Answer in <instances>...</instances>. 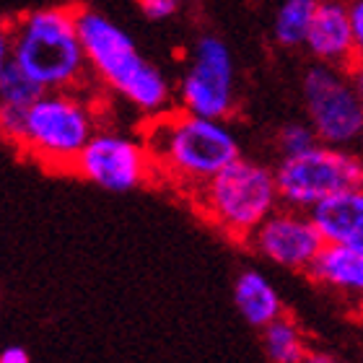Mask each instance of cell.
I'll list each match as a JSON object with an SVG mask.
<instances>
[{"label": "cell", "mask_w": 363, "mask_h": 363, "mask_svg": "<svg viewBox=\"0 0 363 363\" xmlns=\"http://www.w3.org/2000/svg\"><path fill=\"white\" fill-rule=\"evenodd\" d=\"M174 94L177 106L184 112L211 120H231L239 106V81L231 47L216 34H200L189 47Z\"/></svg>", "instance_id": "obj_7"}, {"label": "cell", "mask_w": 363, "mask_h": 363, "mask_svg": "<svg viewBox=\"0 0 363 363\" xmlns=\"http://www.w3.org/2000/svg\"><path fill=\"white\" fill-rule=\"evenodd\" d=\"M298 363H342V361L337 356H335V353H330V350L311 348L309 353H306V356H303Z\"/></svg>", "instance_id": "obj_24"}, {"label": "cell", "mask_w": 363, "mask_h": 363, "mask_svg": "<svg viewBox=\"0 0 363 363\" xmlns=\"http://www.w3.org/2000/svg\"><path fill=\"white\" fill-rule=\"evenodd\" d=\"M13 62L45 91L81 89L89 60L78 34L76 6H45L8 21Z\"/></svg>", "instance_id": "obj_3"}, {"label": "cell", "mask_w": 363, "mask_h": 363, "mask_svg": "<svg viewBox=\"0 0 363 363\" xmlns=\"http://www.w3.org/2000/svg\"><path fill=\"white\" fill-rule=\"evenodd\" d=\"M301 104L319 143L340 148L363 143V99L345 68L311 62L301 78Z\"/></svg>", "instance_id": "obj_8"}, {"label": "cell", "mask_w": 363, "mask_h": 363, "mask_svg": "<svg viewBox=\"0 0 363 363\" xmlns=\"http://www.w3.org/2000/svg\"><path fill=\"white\" fill-rule=\"evenodd\" d=\"M234 306L242 314V319L255 330H262L270 322L286 314L283 306V296L275 288L265 272L257 267H244L234 278Z\"/></svg>", "instance_id": "obj_14"}, {"label": "cell", "mask_w": 363, "mask_h": 363, "mask_svg": "<svg viewBox=\"0 0 363 363\" xmlns=\"http://www.w3.org/2000/svg\"><path fill=\"white\" fill-rule=\"evenodd\" d=\"M13 62V39H11V29L8 23L0 26V73Z\"/></svg>", "instance_id": "obj_22"}, {"label": "cell", "mask_w": 363, "mask_h": 363, "mask_svg": "<svg viewBox=\"0 0 363 363\" xmlns=\"http://www.w3.org/2000/svg\"><path fill=\"white\" fill-rule=\"evenodd\" d=\"M96 133V114L78 89L45 91L26 106L21 148L26 156L45 167L73 172L89 140Z\"/></svg>", "instance_id": "obj_5"}, {"label": "cell", "mask_w": 363, "mask_h": 363, "mask_svg": "<svg viewBox=\"0 0 363 363\" xmlns=\"http://www.w3.org/2000/svg\"><path fill=\"white\" fill-rule=\"evenodd\" d=\"M348 76H350V81H353V86H356L358 96L363 99V60H356L353 65H350Z\"/></svg>", "instance_id": "obj_25"}, {"label": "cell", "mask_w": 363, "mask_h": 363, "mask_svg": "<svg viewBox=\"0 0 363 363\" xmlns=\"http://www.w3.org/2000/svg\"><path fill=\"white\" fill-rule=\"evenodd\" d=\"M275 179L283 205L311 213L348 189L363 187V153L358 148L317 143L296 156H280Z\"/></svg>", "instance_id": "obj_6"}, {"label": "cell", "mask_w": 363, "mask_h": 363, "mask_svg": "<svg viewBox=\"0 0 363 363\" xmlns=\"http://www.w3.org/2000/svg\"><path fill=\"white\" fill-rule=\"evenodd\" d=\"M189 200L218 234L236 244H247V239L283 205L275 167L250 156L228 164L195 189Z\"/></svg>", "instance_id": "obj_4"}, {"label": "cell", "mask_w": 363, "mask_h": 363, "mask_svg": "<svg viewBox=\"0 0 363 363\" xmlns=\"http://www.w3.org/2000/svg\"><path fill=\"white\" fill-rule=\"evenodd\" d=\"M327 244L363 255V187L348 189L311 211Z\"/></svg>", "instance_id": "obj_13"}, {"label": "cell", "mask_w": 363, "mask_h": 363, "mask_svg": "<svg viewBox=\"0 0 363 363\" xmlns=\"http://www.w3.org/2000/svg\"><path fill=\"white\" fill-rule=\"evenodd\" d=\"M140 138L151 151L156 179L174 184L187 197L244 156L242 140L228 120L200 117L179 106L151 117Z\"/></svg>", "instance_id": "obj_1"}, {"label": "cell", "mask_w": 363, "mask_h": 363, "mask_svg": "<svg viewBox=\"0 0 363 363\" xmlns=\"http://www.w3.org/2000/svg\"><path fill=\"white\" fill-rule=\"evenodd\" d=\"M138 8L151 21H167V18L179 13L182 0H138Z\"/></svg>", "instance_id": "obj_20"}, {"label": "cell", "mask_w": 363, "mask_h": 363, "mask_svg": "<svg viewBox=\"0 0 363 363\" xmlns=\"http://www.w3.org/2000/svg\"><path fill=\"white\" fill-rule=\"evenodd\" d=\"M0 363H31V356L23 345H6L0 350Z\"/></svg>", "instance_id": "obj_23"}, {"label": "cell", "mask_w": 363, "mask_h": 363, "mask_svg": "<svg viewBox=\"0 0 363 363\" xmlns=\"http://www.w3.org/2000/svg\"><path fill=\"white\" fill-rule=\"evenodd\" d=\"M325 236L309 211L280 205L270 218L247 239L259 259L286 272H309L319 252L325 250Z\"/></svg>", "instance_id": "obj_10"}, {"label": "cell", "mask_w": 363, "mask_h": 363, "mask_svg": "<svg viewBox=\"0 0 363 363\" xmlns=\"http://www.w3.org/2000/svg\"><path fill=\"white\" fill-rule=\"evenodd\" d=\"M303 50L309 52L311 62H322L333 68L348 70L356 62L348 0H319Z\"/></svg>", "instance_id": "obj_11"}, {"label": "cell", "mask_w": 363, "mask_h": 363, "mask_svg": "<svg viewBox=\"0 0 363 363\" xmlns=\"http://www.w3.org/2000/svg\"><path fill=\"white\" fill-rule=\"evenodd\" d=\"M42 94H45V89H42L29 73H23L16 62H11V65L0 73V101H3V104L29 106V104H34Z\"/></svg>", "instance_id": "obj_17"}, {"label": "cell", "mask_w": 363, "mask_h": 363, "mask_svg": "<svg viewBox=\"0 0 363 363\" xmlns=\"http://www.w3.org/2000/svg\"><path fill=\"white\" fill-rule=\"evenodd\" d=\"M78 34L84 42L91 76L140 112L145 120L169 112L174 86L167 73L138 50L135 39L94 8H78Z\"/></svg>", "instance_id": "obj_2"}, {"label": "cell", "mask_w": 363, "mask_h": 363, "mask_svg": "<svg viewBox=\"0 0 363 363\" xmlns=\"http://www.w3.org/2000/svg\"><path fill=\"white\" fill-rule=\"evenodd\" d=\"M306 278L337 298L340 303L363 314V255L340 244H325Z\"/></svg>", "instance_id": "obj_12"}, {"label": "cell", "mask_w": 363, "mask_h": 363, "mask_svg": "<svg viewBox=\"0 0 363 363\" xmlns=\"http://www.w3.org/2000/svg\"><path fill=\"white\" fill-rule=\"evenodd\" d=\"M73 174L106 192H133L156 179V167L143 138L96 130L73 164Z\"/></svg>", "instance_id": "obj_9"}, {"label": "cell", "mask_w": 363, "mask_h": 363, "mask_svg": "<svg viewBox=\"0 0 363 363\" xmlns=\"http://www.w3.org/2000/svg\"><path fill=\"white\" fill-rule=\"evenodd\" d=\"M319 143L317 133L309 125V120H288L283 122L275 133V148L280 151V156H296V153H303L314 148Z\"/></svg>", "instance_id": "obj_18"}, {"label": "cell", "mask_w": 363, "mask_h": 363, "mask_svg": "<svg viewBox=\"0 0 363 363\" xmlns=\"http://www.w3.org/2000/svg\"><path fill=\"white\" fill-rule=\"evenodd\" d=\"M319 0H278L272 13L270 37L280 50H303Z\"/></svg>", "instance_id": "obj_16"}, {"label": "cell", "mask_w": 363, "mask_h": 363, "mask_svg": "<svg viewBox=\"0 0 363 363\" xmlns=\"http://www.w3.org/2000/svg\"><path fill=\"white\" fill-rule=\"evenodd\" d=\"M23 122H26V106H13L0 101V140L21 148Z\"/></svg>", "instance_id": "obj_19"}, {"label": "cell", "mask_w": 363, "mask_h": 363, "mask_svg": "<svg viewBox=\"0 0 363 363\" xmlns=\"http://www.w3.org/2000/svg\"><path fill=\"white\" fill-rule=\"evenodd\" d=\"M259 342L267 363H298L311 350L303 325L288 311L259 330Z\"/></svg>", "instance_id": "obj_15"}, {"label": "cell", "mask_w": 363, "mask_h": 363, "mask_svg": "<svg viewBox=\"0 0 363 363\" xmlns=\"http://www.w3.org/2000/svg\"><path fill=\"white\" fill-rule=\"evenodd\" d=\"M353 42H356V60H363V0H348Z\"/></svg>", "instance_id": "obj_21"}]
</instances>
